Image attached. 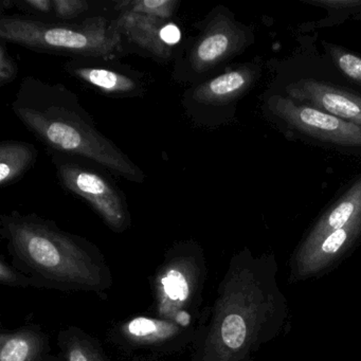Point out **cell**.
Listing matches in <instances>:
<instances>
[{
  "label": "cell",
  "mask_w": 361,
  "mask_h": 361,
  "mask_svg": "<svg viewBox=\"0 0 361 361\" xmlns=\"http://www.w3.org/2000/svg\"><path fill=\"white\" fill-rule=\"evenodd\" d=\"M274 252L234 253L211 305L204 307L189 361H253L287 326L288 302Z\"/></svg>",
  "instance_id": "6da1fadb"
},
{
  "label": "cell",
  "mask_w": 361,
  "mask_h": 361,
  "mask_svg": "<svg viewBox=\"0 0 361 361\" xmlns=\"http://www.w3.org/2000/svg\"><path fill=\"white\" fill-rule=\"evenodd\" d=\"M0 235L12 265L30 278L35 288L106 298L113 286V274L101 249L54 221L12 211L0 216Z\"/></svg>",
  "instance_id": "7a4b0ae2"
},
{
  "label": "cell",
  "mask_w": 361,
  "mask_h": 361,
  "mask_svg": "<svg viewBox=\"0 0 361 361\" xmlns=\"http://www.w3.org/2000/svg\"><path fill=\"white\" fill-rule=\"evenodd\" d=\"M12 111L52 152L87 160L130 183H145V173L99 130L78 94L64 84L25 78Z\"/></svg>",
  "instance_id": "3957f363"
},
{
  "label": "cell",
  "mask_w": 361,
  "mask_h": 361,
  "mask_svg": "<svg viewBox=\"0 0 361 361\" xmlns=\"http://www.w3.org/2000/svg\"><path fill=\"white\" fill-rule=\"evenodd\" d=\"M0 41L41 54L75 58H120L126 54L111 20L88 16L80 22H45L30 16H1Z\"/></svg>",
  "instance_id": "277c9868"
},
{
  "label": "cell",
  "mask_w": 361,
  "mask_h": 361,
  "mask_svg": "<svg viewBox=\"0 0 361 361\" xmlns=\"http://www.w3.org/2000/svg\"><path fill=\"white\" fill-rule=\"evenodd\" d=\"M268 65L274 79L267 90L361 128V90L343 79L323 54L304 49Z\"/></svg>",
  "instance_id": "5b68a950"
},
{
  "label": "cell",
  "mask_w": 361,
  "mask_h": 361,
  "mask_svg": "<svg viewBox=\"0 0 361 361\" xmlns=\"http://www.w3.org/2000/svg\"><path fill=\"white\" fill-rule=\"evenodd\" d=\"M194 27L197 33L177 47L173 61V81L188 87L219 75L255 44V28L236 20L223 5L213 8Z\"/></svg>",
  "instance_id": "8992f818"
},
{
  "label": "cell",
  "mask_w": 361,
  "mask_h": 361,
  "mask_svg": "<svg viewBox=\"0 0 361 361\" xmlns=\"http://www.w3.org/2000/svg\"><path fill=\"white\" fill-rule=\"evenodd\" d=\"M207 276L202 245L194 240L174 243L152 276L154 316L183 326H198Z\"/></svg>",
  "instance_id": "52a82bcc"
},
{
  "label": "cell",
  "mask_w": 361,
  "mask_h": 361,
  "mask_svg": "<svg viewBox=\"0 0 361 361\" xmlns=\"http://www.w3.org/2000/svg\"><path fill=\"white\" fill-rule=\"evenodd\" d=\"M264 117L285 138L361 159V128L266 90Z\"/></svg>",
  "instance_id": "ba28073f"
},
{
  "label": "cell",
  "mask_w": 361,
  "mask_h": 361,
  "mask_svg": "<svg viewBox=\"0 0 361 361\" xmlns=\"http://www.w3.org/2000/svg\"><path fill=\"white\" fill-rule=\"evenodd\" d=\"M263 69V61L257 56L230 65L219 75L188 87L181 97L185 116L198 128L213 130L228 126L235 120L238 103L261 80Z\"/></svg>",
  "instance_id": "9c48e42d"
},
{
  "label": "cell",
  "mask_w": 361,
  "mask_h": 361,
  "mask_svg": "<svg viewBox=\"0 0 361 361\" xmlns=\"http://www.w3.org/2000/svg\"><path fill=\"white\" fill-rule=\"evenodd\" d=\"M51 158L59 183L66 191L87 202L111 231L123 233L130 229L128 198L106 173L99 170L100 166L56 152H52Z\"/></svg>",
  "instance_id": "30bf717a"
},
{
  "label": "cell",
  "mask_w": 361,
  "mask_h": 361,
  "mask_svg": "<svg viewBox=\"0 0 361 361\" xmlns=\"http://www.w3.org/2000/svg\"><path fill=\"white\" fill-rule=\"evenodd\" d=\"M197 329L142 314L113 325L107 331V339L128 360L162 361L191 350Z\"/></svg>",
  "instance_id": "8fae6325"
},
{
  "label": "cell",
  "mask_w": 361,
  "mask_h": 361,
  "mask_svg": "<svg viewBox=\"0 0 361 361\" xmlns=\"http://www.w3.org/2000/svg\"><path fill=\"white\" fill-rule=\"evenodd\" d=\"M63 68L73 79L109 98H139L149 88L145 73L116 58L71 59Z\"/></svg>",
  "instance_id": "7c38bea8"
},
{
  "label": "cell",
  "mask_w": 361,
  "mask_h": 361,
  "mask_svg": "<svg viewBox=\"0 0 361 361\" xmlns=\"http://www.w3.org/2000/svg\"><path fill=\"white\" fill-rule=\"evenodd\" d=\"M119 32L124 51L134 52L160 64L173 62L177 47L166 45L161 32L168 20L135 12H120L111 20Z\"/></svg>",
  "instance_id": "4fadbf2b"
},
{
  "label": "cell",
  "mask_w": 361,
  "mask_h": 361,
  "mask_svg": "<svg viewBox=\"0 0 361 361\" xmlns=\"http://www.w3.org/2000/svg\"><path fill=\"white\" fill-rule=\"evenodd\" d=\"M0 361H66L54 354L49 336L39 325L0 331Z\"/></svg>",
  "instance_id": "5bb4252c"
},
{
  "label": "cell",
  "mask_w": 361,
  "mask_h": 361,
  "mask_svg": "<svg viewBox=\"0 0 361 361\" xmlns=\"http://www.w3.org/2000/svg\"><path fill=\"white\" fill-rule=\"evenodd\" d=\"M37 149L24 141L6 140L0 143V187L20 180L35 164Z\"/></svg>",
  "instance_id": "9a60e30c"
},
{
  "label": "cell",
  "mask_w": 361,
  "mask_h": 361,
  "mask_svg": "<svg viewBox=\"0 0 361 361\" xmlns=\"http://www.w3.org/2000/svg\"><path fill=\"white\" fill-rule=\"evenodd\" d=\"M58 345L66 361H111L102 343L75 325L61 329Z\"/></svg>",
  "instance_id": "2e32d148"
},
{
  "label": "cell",
  "mask_w": 361,
  "mask_h": 361,
  "mask_svg": "<svg viewBox=\"0 0 361 361\" xmlns=\"http://www.w3.org/2000/svg\"><path fill=\"white\" fill-rule=\"evenodd\" d=\"M323 56L348 83L361 90V56L329 42H321Z\"/></svg>",
  "instance_id": "e0dca14e"
},
{
  "label": "cell",
  "mask_w": 361,
  "mask_h": 361,
  "mask_svg": "<svg viewBox=\"0 0 361 361\" xmlns=\"http://www.w3.org/2000/svg\"><path fill=\"white\" fill-rule=\"evenodd\" d=\"M180 0H119L114 9L120 12H135L170 22L178 11Z\"/></svg>",
  "instance_id": "ac0fdd59"
},
{
  "label": "cell",
  "mask_w": 361,
  "mask_h": 361,
  "mask_svg": "<svg viewBox=\"0 0 361 361\" xmlns=\"http://www.w3.org/2000/svg\"><path fill=\"white\" fill-rule=\"evenodd\" d=\"M304 3L329 12V20L319 22V27H329L335 18H346L350 14L361 13V0H308Z\"/></svg>",
  "instance_id": "d6986e66"
},
{
  "label": "cell",
  "mask_w": 361,
  "mask_h": 361,
  "mask_svg": "<svg viewBox=\"0 0 361 361\" xmlns=\"http://www.w3.org/2000/svg\"><path fill=\"white\" fill-rule=\"evenodd\" d=\"M90 7L86 0H54V16L60 22L71 23L87 13Z\"/></svg>",
  "instance_id": "ffe728a7"
},
{
  "label": "cell",
  "mask_w": 361,
  "mask_h": 361,
  "mask_svg": "<svg viewBox=\"0 0 361 361\" xmlns=\"http://www.w3.org/2000/svg\"><path fill=\"white\" fill-rule=\"evenodd\" d=\"M0 283L9 287H32L31 279L14 267L4 255L0 257Z\"/></svg>",
  "instance_id": "44dd1931"
},
{
  "label": "cell",
  "mask_w": 361,
  "mask_h": 361,
  "mask_svg": "<svg viewBox=\"0 0 361 361\" xmlns=\"http://www.w3.org/2000/svg\"><path fill=\"white\" fill-rule=\"evenodd\" d=\"M18 63L10 54L7 43L0 41V86L12 83L18 78Z\"/></svg>",
  "instance_id": "7402d4cb"
},
{
  "label": "cell",
  "mask_w": 361,
  "mask_h": 361,
  "mask_svg": "<svg viewBox=\"0 0 361 361\" xmlns=\"http://www.w3.org/2000/svg\"><path fill=\"white\" fill-rule=\"evenodd\" d=\"M16 7L29 14L50 16L54 14V0H20L14 1Z\"/></svg>",
  "instance_id": "603a6c76"
},
{
  "label": "cell",
  "mask_w": 361,
  "mask_h": 361,
  "mask_svg": "<svg viewBox=\"0 0 361 361\" xmlns=\"http://www.w3.org/2000/svg\"><path fill=\"white\" fill-rule=\"evenodd\" d=\"M162 39L166 45L171 46V47H178L179 41H180V30L176 25L173 23L169 22L168 24L164 27V30L161 32Z\"/></svg>",
  "instance_id": "cb8c5ba5"
}]
</instances>
